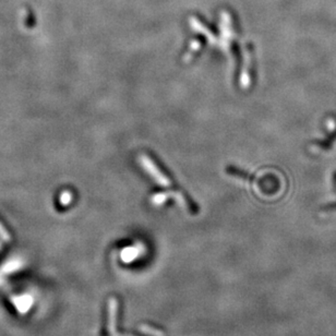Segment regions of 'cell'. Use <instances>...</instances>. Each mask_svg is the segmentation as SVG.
<instances>
[{"label":"cell","instance_id":"6da1fadb","mask_svg":"<svg viewBox=\"0 0 336 336\" xmlns=\"http://www.w3.org/2000/svg\"><path fill=\"white\" fill-rule=\"evenodd\" d=\"M139 253L138 249L137 248H129V249H126L124 252H122V260L126 261V262H130L132 261L134 258H136L137 254Z\"/></svg>","mask_w":336,"mask_h":336}]
</instances>
